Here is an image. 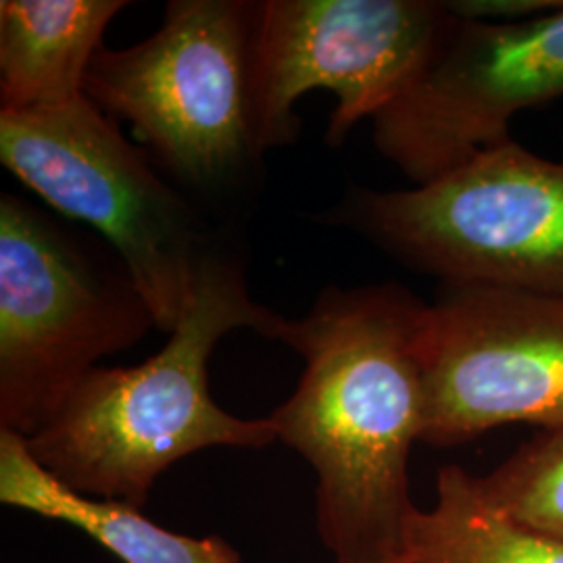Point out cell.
Here are the masks:
<instances>
[{
    "label": "cell",
    "instance_id": "obj_1",
    "mask_svg": "<svg viewBox=\"0 0 563 563\" xmlns=\"http://www.w3.org/2000/svg\"><path fill=\"white\" fill-rule=\"evenodd\" d=\"M428 305L401 284L325 288L278 341L305 360L267 420L318 476V530L336 563H401L409 457L422 439Z\"/></svg>",
    "mask_w": 563,
    "mask_h": 563
},
{
    "label": "cell",
    "instance_id": "obj_2",
    "mask_svg": "<svg viewBox=\"0 0 563 563\" xmlns=\"http://www.w3.org/2000/svg\"><path fill=\"white\" fill-rule=\"evenodd\" d=\"M286 318L251 299L230 236L209 255L176 330L134 367H97L27 446L81 495L142 509L163 474L213 446L276 443L267 418L228 413L209 390V360L225 334L249 328L278 341Z\"/></svg>",
    "mask_w": 563,
    "mask_h": 563
},
{
    "label": "cell",
    "instance_id": "obj_3",
    "mask_svg": "<svg viewBox=\"0 0 563 563\" xmlns=\"http://www.w3.org/2000/svg\"><path fill=\"white\" fill-rule=\"evenodd\" d=\"M262 2L172 0L146 41L95 57L84 95L128 121L186 197L239 202L263 176L255 101Z\"/></svg>",
    "mask_w": 563,
    "mask_h": 563
},
{
    "label": "cell",
    "instance_id": "obj_4",
    "mask_svg": "<svg viewBox=\"0 0 563 563\" xmlns=\"http://www.w3.org/2000/svg\"><path fill=\"white\" fill-rule=\"evenodd\" d=\"M157 328L120 255L0 197V430L30 439L84 378Z\"/></svg>",
    "mask_w": 563,
    "mask_h": 563
},
{
    "label": "cell",
    "instance_id": "obj_5",
    "mask_svg": "<svg viewBox=\"0 0 563 563\" xmlns=\"http://www.w3.org/2000/svg\"><path fill=\"white\" fill-rule=\"evenodd\" d=\"M0 162L57 213L95 228L130 269L155 325L176 330L228 234L209 228L120 121L86 95L57 109L0 111Z\"/></svg>",
    "mask_w": 563,
    "mask_h": 563
},
{
    "label": "cell",
    "instance_id": "obj_6",
    "mask_svg": "<svg viewBox=\"0 0 563 563\" xmlns=\"http://www.w3.org/2000/svg\"><path fill=\"white\" fill-rule=\"evenodd\" d=\"M322 220L443 286L563 295V162L514 139L407 190L355 188Z\"/></svg>",
    "mask_w": 563,
    "mask_h": 563
},
{
    "label": "cell",
    "instance_id": "obj_7",
    "mask_svg": "<svg viewBox=\"0 0 563 563\" xmlns=\"http://www.w3.org/2000/svg\"><path fill=\"white\" fill-rule=\"evenodd\" d=\"M457 21L432 0H262L255 101L263 153L290 146L295 104L311 90L336 97L325 144L336 148L363 120L402 97Z\"/></svg>",
    "mask_w": 563,
    "mask_h": 563
},
{
    "label": "cell",
    "instance_id": "obj_8",
    "mask_svg": "<svg viewBox=\"0 0 563 563\" xmlns=\"http://www.w3.org/2000/svg\"><path fill=\"white\" fill-rule=\"evenodd\" d=\"M420 443L463 444L507 423L563 426V295L443 286L422 334Z\"/></svg>",
    "mask_w": 563,
    "mask_h": 563
},
{
    "label": "cell",
    "instance_id": "obj_9",
    "mask_svg": "<svg viewBox=\"0 0 563 563\" xmlns=\"http://www.w3.org/2000/svg\"><path fill=\"white\" fill-rule=\"evenodd\" d=\"M563 99V2L516 21L457 15L418 81L372 120L386 162L413 186L511 141L520 113Z\"/></svg>",
    "mask_w": 563,
    "mask_h": 563
},
{
    "label": "cell",
    "instance_id": "obj_10",
    "mask_svg": "<svg viewBox=\"0 0 563 563\" xmlns=\"http://www.w3.org/2000/svg\"><path fill=\"white\" fill-rule=\"evenodd\" d=\"M125 0H2L0 111L57 109L84 97L102 36Z\"/></svg>",
    "mask_w": 563,
    "mask_h": 563
},
{
    "label": "cell",
    "instance_id": "obj_11",
    "mask_svg": "<svg viewBox=\"0 0 563 563\" xmlns=\"http://www.w3.org/2000/svg\"><path fill=\"white\" fill-rule=\"evenodd\" d=\"M0 501L76 526L121 563H241L220 537H186L148 520L132 505L81 495L46 470L25 437L0 430Z\"/></svg>",
    "mask_w": 563,
    "mask_h": 563
},
{
    "label": "cell",
    "instance_id": "obj_12",
    "mask_svg": "<svg viewBox=\"0 0 563 563\" xmlns=\"http://www.w3.org/2000/svg\"><path fill=\"white\" fill-rule=\"evenodd\" d=\"M401 563H563V539L509 518L484 499L474 474L446 465L437 504L416 507Z\"/></svg>",
    "mask_w": 563,
    "mask_h": 563
},
{
    "label": "cell",
    "instance_id": "obj_13",
    "mask_svg": "<svg viewBox=\"0 0 563 563\" xmlns=\"http://www.w3.org/2000/svg\"><path fill=\"white\" fill-rule=\"evenodd\" d=\"M474 481L484 499L509 518L563 539V426L539 432Z\"/></svg>",
    "mask_w": 563,
    "mask_h": 563
}]
</instances>
